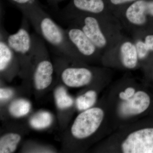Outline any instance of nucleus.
Here are the masks:
<instances>
[{
    "mask_svg": "<svg viewBox=\"0 0 153 153\" xmlns=\"http://www.w3.org/2000/svg\"><path fill=\"white\" fill-rule=\"evenodd\" d=\"M104 95L114 131L153 114V92L143 81L126 75L113 83Z\"/></svg>",
    "mask_w": 153,
    "mask_h": 153,
    "instance_id": "obj_1",
    "label": "nucleus"
},
{
    "mask_svg": "<svg viewBox=\"0 0 153 153\" xmlns=\"http://www.w3.org/2000/svg\"><path fill=\"white\" fill-rule=\"evenodd\" d=\"M114 131L105 97L93 107L79 112L66 135L65 146L71 152H87Z\"/></svg>",
    "mask_w": 153,
    "mask_h": 153,
    "instance_id": "obj_2",
    "label": "nucleus"
},
{
    "mask_svg": "<svg viewBox=\"0 0 153 153\" xmlns=\"http://www.w3.org/2000/svg\"><path fill=\"white\" fill-rule=\"evenodd\" d=\"M99 153H153V114L116 129L92 148Z\"/></svg>",
    "mask_w": 153,
    "mask_h": 153,
    "instance_id": "obj_3",
    "label": "nucleus"
},
{
    "mask_svg": "<svg viewBox=\"0 0 153 153\" xmlns=\"http://www.w3.org/2000/svg\"><path fill=\"white\" fill-rule=\"evenodd\" d=\"M54 66L60 82L70 88L105 89L112 80L111 69L102 66L74 63L58 57L55 59Z\"/></svg>",
    "mask_w": 153,
    "mask_h": 153,
    "instance_id": "obj_4",
    "label": "nucleus"
},
{
    "mask_svg": "<svg viewBox=\"0 0 153 153\" xmlns=\"http://www.w3.org/2000/svg\"><path fill=\"white\" fill-rule=\"evenodd\" d=\"M68 21L80 28L102 55L114 47L124 36L119 20L111 13L82 14Z\"/></svg>",
    "mask_w": 153,
    "mask_h": 153,
    "instance_id": "obj_5",
    "label": "nucleus"
},
{
    "mask_svg": "<svg viewBox=\"0 0 153 153\" xmlns=\"http://www.w3.org/2000/svg\"><path fill=\"white\" fill-rule=\"evenodd\" d=\"M36 32L53 48L59 57L79 63L68 40L66 30L57 24L44 11L40 4L20 10Z\"/></svg>",
    "mask_w": 153,
    "mask_h": 153,
    "instance_id": "obj_6",
    "label": "nucleus"
},
{
    "mask_svg": "<svg viewBox=\"0 0 153 153\" xmlns=\"http://www.w3.org/2000/svg\"><path fill=\"white\" fill-rule=\"evenodd\" d=\"M32 37L33 60L30 80H32L35 90L43 92L52 85L55 66L43 39L34 34H32Z\"/></svg>",
    "mask_w": 153,
    "mask_h": 153,
    "instance_id": "obj_7",
    "label": "nucleus"
},
{
    "mask_svg": "<svg viewBox=\"0 0 153 153\" xmlns=\"http://www.w3.org/2000/svg\"><path fill=\"white\" fill-rule=\"evenodd\" d=\"M29 22L23 16L22 25L16 33L10 34L7 32L6 33L7 42L20 63L21 70L19 75L26 80H30L33 67V40L29 31Z\"/></svg>",
    "mask_w": 153,
    "mask_h": 153,
    "instance_id": "obj_8",
    "label": "nucleus"
},
{
    "mask_svg": "<svg viewBox=\"0 0 153 153\" xmlns=\"http://www.w3.org/2000/svg\"><path fill=\"white\" fill-rule=\"evenodd\" d=\"M101 65L110 69L122 71H135L140 68L132 38L124 35L114 47L103 53Z\"/></svg>",
    "mask_w": 153,
    "mask_h": 153,
    "instance_id": "obj_9",
    "label": "nucleus"
},
{
    "mask_svg": "<svg viewBox=\"0 0 153 153\" xmlns=\"http://www.w3.org/2000/svg\"><path fill=\"white\" fill-rule=\"evenodd\" d=\"M114 16L131 36L147 33L148 26L153 19V0H137Z\"/></svg>",
    "mask_w": 153,
    "mask_h": 153,
    "instance_id": "obj_10",
    "label": "nucleus"
},
{
    "mask_svg": "<svg viewBox=\"0 0 153 153\" xmlns=\"http://www.w3.org/2000/svg\"><path fill=\"white\" fill-rule=\"evenodd\" d=\"M65 30L79 63L91 65L101 64L102 53L80 28L69 23Z\"/></svg>",
    "mask_w": 153,
    "mask_h": 153,
    "instance_id": "obj_11",
    "label": "nucleus"
},
{
    "mask_svg": "<svg viewBox=\"0 0 153 153\" xmlns=\"http://www.w3.org/2000/svg\"><path fill=\"white\" fill-rule=\"evenodd\" d=\"M3 25L0 32V74L2 79L11 81L19 75L21 67L17 56L9 46L6 40V33Z\"/></svg>",
    "mask_w": 153,
    "mask_h": 153,
    "instance_id": "obj_12",
    "label": "nucleus"
},
{
    "mask_svg": "<svg viewBox=\"0 0 153 153\" xmlns=\"http://www.w3.org/2000/svg\"><path fill=\"white\" fill-rule=\"evenodd\" d=\"M109 13H111L107 0H71L61 11L62 16L67 21L82 14L98 15Z\"/></svg>",
    "mask_w": 153,
    "mask_h": 153,
    "instance_id": "obj_13",
    "label": "nucleus"
},
{
    "mask_svg": "<svg viewBox=\"0 0 153 153\" xmlns=\"http://www.w3.org/2000/svg\"><path fill=\"white\" fill-rule=\"evenodd\" d=\"M104 89L100 88H89L82 89L75 99V108L83 111L93 107L99 100L100 94Z\"/></svg>",
    "mask_w": 153,
    "mask_h": 153,
    "instance_id": "obj_14",
    "label": "nucleus"
},
{
    "mask_svg": "<svg viewBox=\"0 0 153 153\" xmlns=\"http://www.w3.org/2000/svg\"><path fill=\"white\" fill-rule=\"evenodd\" d=\"M22 138L20 134L15 132L4 134L0 137V153L14 152L16 150Z\"/></svg>",
    "mask_w": 153,
    "mask_h": 153,
    "instance_id": "obj_15",
    "label": "nucleus"
},
{
    "mask_svg": "<svg viewBox=\"0 0 153 153\" xmlns=\"http://www.w3.org/2000/svg\"><path fill=\"white\" fill-rule=\"evenodd\" d=\"M56 106L60 111L68 110L75 107V100L73 99L63 85H59L54 92Z\"/></svg>",
    "mask_w": 153,
    "mask_h": 153,
    "instance_id": "obj_16",
    "label": "nucleus"
},
{
    "mask_svg": "<svg viewBox=\"0 0 153 153\" xmlns=\"http://www.w3.org/2000/svg\"><path fill=\"white\" fill-rule=\"evenodd\" d=\"M53 117L49 111H41L33 114L29 120V124L33 128L42 130L49 127L53 123Z\"/></svg>",
    "mask_w": 153,
    "mask_h": 153,
    "instance_id": "obj_17",
    "label": "nucleus"
},
{
    "mask_svg": "<svg viewBox=\"0 0 153 153\" xmlns=\"http://www.w3.org/2000/svg\"><path fill=\"white\" fill-rule=\"evenodd\" d=\"M31 104L29 100L24 98L14 100L9 105V114L13 117L20 118L26 116L30 113Z\"/></svg>",
    "mask_w": 153,
    "mask_h": 153,
    "instance_id": "obj_18",
    "label": "nucleus"
},
{
    "mask_svg": "<svg viewBox=\"0 0 153 153\" xmlns=\"http://www.w3.org/2000/svg\"><path fill=\"white\" fill-rule=\"evenodd\" d=\"M137 0H107L110 10L114 15Z\"/></svg>",
    "mask_w": 153,
    "mask_h": 153,
    "instance_id": "obj_19",
    "label": "nucleus"
},
{
    "mask_svg": "<svg viewBox=\"0 0 153 153\" xmlns=\"http://www.w3.org/2000/svg\"><path fill=\"white\" fill-rule=\"evenodd\" d=\"M15 92L12 88L2 87L0 88V100L1 103H5L10 100L13 97Z\"/></svg>",
    "mask_w": 153,
    "mask_h": 153,
    "instance_id": "obj_20",
    "label": "nucleus"
},
{
    "mask_svg": "<svg viewBox=\"0 0 153 153\" xmlns=\"http://www.w3.org/2000/svg\"><path fill=\"white\" fill-rule=\"evenodd\" d=\"M20 10L33 5L40 4L38 0H9Z\"/></svg>",
    "mask_w": 153,
    "mask_h": 153,
    "instance_id": "obj_21",
    "label": "nucleus"
},
{
    "mask_svg": "<svg viewBox=\"0 0 153 153\" xmlns=\"http://www.w3.org/2000/svg\"><path fill=\"white\" fill-rule=\"evenodd\" d=\"M135 35H139L140 36L143 41L144 42L145 44H146L148 50L151 53L153 52V34L145 33L135 34Z\"/></svg>",
    "mask_w": 153,
    "mask_h": 153,
    "instance_id": "obj_22",
    "label": "nucleus"
},
{
    "mask_svg": "<svg viewBox=\"0 0 153 153\" xmlns=\"http://www.w3.org/2000/svg\"><path fill=\"white\" fill-rule=\"evenodd\" d=\"M47 1H48V2L52 4V5H56L57 3L64 0H47Z\"/></svg>",
    "mask_w": 153,
    "mask_h": 153,
    "instance_id": "obj_23",
    "label": "nucleus"
}]
</instances>
